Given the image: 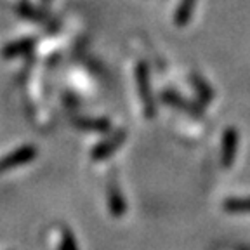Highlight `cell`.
<instances>
[{"label":"cell","mask_w":250,"mask_h":250,"mask_svg":"<svg viewBox=\"0 0 250 250\" xmlns=\"http://www.w3.org/2000/svg\"><path fill=\"white\" fill-rule=\"evenodd\" d=\"M33 156H35V149L33 148H23V149H20V151L12 153L7 158L0 160V172L11 170V168L18 167V165L26 164V162L33 160Z\"/></svg>","instance_id":"1"},{"label":"cell","mask_w":250,"mask_h":250,"mask_svg":"<svg viewBox=\"0 0 250 250\" xmlns=\"http://www.w3.org/2000/svg\"><path fill=\"white\" fill-rule=\"evenodd\" d=\"M108 205H109V212L115 215V217H120L125 214V203L122 198V193L118 189V186L115 183H109L108 186Z\"/></svg>","instance_id":"2"},{"label":"cell","mask_w":250,"mask_h":250,"mask_svg":"<svg viewBox=\"0 0 250 250\" xmlns=\"http://www.w3.org/2000/svg\"><path fill=\"white\" fill-rule=\"evenodd\" d=\"M61 250H77V243H75L73 234L68 233V231H64V234H62Z\"/></svg>","instance_id":"3"}]
</instances>
